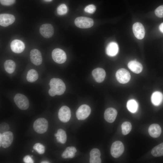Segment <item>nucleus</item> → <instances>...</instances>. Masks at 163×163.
<instances>
[{
    "instance_id": "f257e3e1",
    "label": "nucleus",
    "mask_w": 163,
    "mask_h": 163,
    "mask_svg": "<svg viewBox=\"0 0 163 163\" xmlns=\"http://www.w3.org/2000/svg\"><path fill=\"white\" fill-rule=\"evenodd\" d=\"M50 88L48 92L49 95L53 97L57 95L62 94L65 92L66 87L63 81L60 79L53 78L50 81Z\"/></svg>"
},
{
    "instance_id": "f03ea898",
    "label": "nucleus",
    "mask_w": 163,
    "mask_h": 163,
    "mask_svg": "<svg viewBox=\"0 0 163 163\" xmlns=\"http://www.w3.org/2000/svg\"><path fill=\"white\" fill-rule=\"evenodd\" d=\"M48 126L47 120L43 118H39L36 120L33 124V128L37 133L42 134L47 130Z\"/></svg>"
},
{
    "instance_id": "7ed1b4c3",
    "label": "nucleus",
    "mask_w": 163,
    "mask_h": 163,
    "mask_svg": "<svg viewBox=\"0 0 163 163\" xmlns=\"http://www.w3.org/2000/svg\"><path fill=\"white\" fill-rule=\"evenodd\" d=\"M14 101L17 107L20 109L25 110L29 107L28 100L24 95L18 93L16 94L14 98Z\"/></svg>"
},
{
    "instance_id": "20e7f679",
    "label": "nucleus",
    "mask_w": 163,
    "mask_h": 163,
    "mask_svg": "<svg viewBox=\"0 0 163 163\" xmlns=\"http://www.w3.org/2000/svg\"><path fill=\"white\" fill-rule=\"evenodd\" d=\"M75 24L78 27L82 28H88L92 27L94 23L93 20L90 18L79 17L75 20Z\"/></svg>"
},
{
    "instance_id": "39448f33",
    "label": "nucleus",
    "mask_w": 163,
    "mask_h": 163,
    "mask_svg": "<svg viewBox=\"0 0 163 163\" xmlns=\"http://www.w3.org/2000/svg\"><path fill=\"white\" fill-rule=\"evenodd\" d=\"M13 135L11 131L0 133V146L4 148L8 147L13 140Z\"/></svg>"
},
{
    "instance_id": "423d86ee",
    "label": "nucleus",
    "mask_w": 163,
    "mask_h": 163,
    "mask_svg": "<svg viewBox=\"0 0 163 163\" xmlns=\"http://www.w3.org/2000/svg\"><path fill=\"white\" fill-rule=\"evenodd\" d=\"M124 146L122 142L117 141L112 145L110 148V153L112 156L115 158L120 156L123 153Z\"/></svg>"
},
{
    "instance_id": "0eeeda50",
    "label": "nucleus",
    "mask_w": 163,
    "mask_h": 163,
    "mask_svg": "<svg viewBox=\"0 0 163 163\" xmlns=\"http://www.w3.org/2000/svg\"><path fill=\"white\" fill-rule=\"evenodd\" d=\"M52 58L56 62L62 64L66 61V55L65 52L59 48H56L53 50L52 53Z\"/></svg>"
},
{
    "instance_id": "6e6552de",
    "label": "nucleus",
    "mask_w": 163,
    "mask_h": 163,
    "mask_svg": "<svg viewBox=\"0 0 163 163\" xmlns=\"http://www.w3.org/2000/svg\"><path fill=\"white\" fill-rule=\"evenodd\" d=\"M91 109L86 104H83L78 108L76 112V117L78 120H83L87 118L90 114Z\"/></svg>"
},
{
    "instance_id": "1a4fd4ad",
    "label": "nucleus",
    "mask_w": 163,
    "mask_h": 163,
    "mask_svg": "<svg viewBox=\"0 0 163 163\" xmlns=\"http://www.w3.org/2000/svg\"><path fill=\"white\" fill-rule=\"evenodd\" d=\"M116 77L118 81L121 84L127 83L130 78L129 72L126 69L121 68L118 69L116 72Z\"/></svg>"
},
{
    "instance_id": "9d476101",
    "label": "nucleus",
    "mask_w": 163,
    "mask_h": 163,
    "mask_svg": "<svg viewBox=\"0 0 163 163\" xmlns=\"http://www.w3.org/2000/svg\"><path fill=\"white\" fill-rule=\"evenodd\" d=\"M58 116L59 120L63 123H66L70 119L71 112L70 108L67 106H63L59 109Z\"/></svg>"
},
{
    "instance_id": "9b49d317",
    "label": "nucleus",
    "mask_w": 163,
    "mask_h": 163,
    "mask_svg": "<svg viewBox=\"0 0 163 163\" xmlns=\"http://www.w3.org/2000/svg\"><path fill=\"white\" fill-rule=\"evenodd\" d=\"M40 32L44 37L46 38H50L53 36L54 34V28L50 24H44L40 26Z\"/></svg>"
},
{
    "instance_id": "f8f14e48",
    "label": "nucleus",
    "mask_w": 163,
    "mask_h": 163,
    "mask_svg": "<svg viewBox=\"0 0 163 163\" xmlns=\"http://www.w3.org/2000/svg\"><path fill=\"white\" fill-rule=\"evenodd\" d=\"M133 30L135 37L138 39H142L145 35V29L143 25L140 23H134L133 26Z\"/></svg>"
},
{
    "instance_id": "ddd939ff",
    "label": "nucleus",
    "mask_w": 163,
    "mask_h": 163,
    "mask_svg": "<svg viewBox=\"0 0 163 163\" xmlns=\"http://www.w3.org/2000/svg\"><path fill=\"white\" fill-rule=\"evenodd\" d=\"M15 21L14 16L8 14H0V25L6 27L13 24Z\"/></svg>"
},
{
    "instance_id": "4468645a",
    "label": "nucleus",
    "mask_w": 163,
    "mask_h": 163,
    "mask_svg": "<svg viewBox=\"0 0 163 163\" xmlns=\"http://www.w3.org/2000/svg\"><path fill=\"white\" fill-rule=\"evenodd\" d=\"M30 59L31 62L36 66L40 65L42 62L41 54L40 51L37 49H34L31 51Z\"/></svg>"
},
{
    "instance_id": "2eb2a0df",
    "label": "nucleus",
    "mask_w": 163,
    "mask_h": 163,
    "mask_svg": "<svg viewBox=\"0 0 163 163\" xmlns=\"http://www.w3.org/2000/svg\"><path fill=\"white\" fill-rule=\"evenodd\" d=\"M117 114V111L115 109L112 107L108 108L106 109L104 112V119L108 122L113 123L115 120Z\"/></svg>"
},
{
    "instance_id": "dca6fc26",
    "label": "nucleus",
    "mask_w": 163,
    "mask_h": 163,
    "mask_svg": "<svg viewBox=\"0 0 163 163\" xmlns=\"http://www.w3.org/2000/svg\"><path fill=\"white\" fill-rule=\"evenodd\" d=\"M92 75L97 82L100 83L104 81L106 76V72L103 69L98 68L92 71Z\"/></svg>"
},
{
    "instance_id": "f3484780",
    "label": "nucleus",
    "mask_w": 163,
    "mask_h": 163,
    "mask_svg": "<svg viewBox=\"0 0 163 163\" xmlns=\"http://www.w3.org/2000/svg\"><path fill=\"white\" fill-rule=\"evenodd\" d=\"M10 46L12 51L17 53H22L25 48L24 43L18 40H13L11 43Z\"/></svg>"
},
{
    "instance_id": "a211bd4d",
    "label": "nucleus",
    "mask_w": 163,
    "mask_h": 163,
    "mask_svg": "<svg viewBox=\"0 0 163 163\" xmlns=\"http://www.w3.org/2000/svg\"><path fill=\"white\" fill-rule=\"evenodd\" d=\"M150 135L152 137L156 138L161 134V129L160 126L157 124L154 123L150 126L148 129Z\"/></svg>"
},
{
    "instance_id": "6ab92c4d",
    "label": "nucleus",
    "mask_w": 163,
    "mask_h": 163,
    "mask_svg": "<svg viewBox=\"0 0 163 163\" xmlns=\"http://www.w3.org/2000/svg\"><path fill=\"white\" fill-rule=\"evenodd\" d=\"M119 48L118 44L115 42H111L107 45L106 52L109 56H113L116 55L118 52Z\"/></svg>"
},
{
    "instance_id": "aec40b11",
    "label": "nucleus",
    "mask_w": 163,
    "mask_h": 163,
    "mask_svg": "<svg viewBox=\"0 0 163 163\" xmlns=\"http://www.w3.org/2000/svg\"><path fill=\"white\" fill-rule=\"evenodd\" d=\"M101 154L99 150L96 148L92 149L90 153V163H101V160L100 157Z\"/></svg>"
},
{
    "instance_id": "412c9836",
    "label": "nucleus",
    "mask_w": 163,
    "mask_h": 163,
    "mask_svg": "<svg viewBox=\"0 0 163 163\" xmlns=\"http://www.w3.org/2000/svg\"><path fill=\"white\" fill-rule=\"evenodd\" d=\"M128 67L132 72L136 74L141 72L142 69V64L135 60L130 61L128 64Z\"/></svg>"
},
{
    "instance_id": "4be33fe9",
    "label": "nucleus",
    "mask_w": 163,
    "mask_h": 163,
    "mask_svg": "<svg viewBox=\"0 0 163 163\" xmlns=\"http://www.w3.org/2000/svg\"><path fill=\"white\" fill-rule=\"evenodd\" d=\"M163 99L162 93L159 91L154 92L152 94L151 100L152 103L155 106H158L161 103Z\"/></svg>"
},
{
    "instance_id": "5701e85b",
    "label": "nucleus",
    "mask_w": 163,
    "mask_h": 163,
    "mask_svg": "<svg viewBox=\"0 0 163 163\" xmlns=\"http://www.w3.org/2000/svg\"><path fill=\"white\" fill-rule=\"evenodd\" d=\"M77 150L75 147L71 146L67 147L62 154V157L64 158H72L75 155Z\"/></svg>"
},
{
    "instance_id": "b1692460",
    "label": "nucleus",
    "mask_w": 163,
    "mask_h": 163,
    "mask_svg": "<svg viewBox=\"0 0 163 163\" xmlns=\"http://www.w3.org/2000/svg\"><path fill=\"white\" fill-rule=\"evenodd\" d=\"M4 66L6 71L9 73L13 72L16 68L15 62L11 60H7L4 62Z\"/></svg>"
},
{
    "instance_id": "393cba45",
    "label": "nucleus",
    "mask_w": 163,
    "mask_h": 163,
    "mask_svg": "<svg viewBox=\"0 0 163 163\" xmlns=\"http://www.w3.org/2000/svg\"><path fill=\"white\" fill-rule=\"evenodd\" d=\"M152 155L155 157L163 156V142L155 147L151 151Z\"/></svg>"
},
{
    "instance_id": "a878e982",
    "label": "nucleus",
    "mask_w": 163,
    "mask_h": 163,
    "mask_svg": "<svg viewBox=\"0 0 163 163\" xmlns=\"http://www.w3.org/2000/svg\"><path fill=\"white\" fill-rule=\"evenodd\" d=\"M38 74L36 70L31 69L28 71L26 78L27 81L29 82H34L38 79Z\"/></svg>"
},
{
    "instance_id": "bb28decb",
    "label": "nucleus",
    "mask_w": 163,
    "mask_h": 163,
    "mask_svg": "<svg viewBox=\"0 0 163 163\" xmlns=\"http://www.w3.org/2000/svg\"><path fill=\"white\" fill-rule=\"evenodd\" d=\"M127 107L129 111L132 113H135L137 110L138 107V104L134 100L131 99L127 102Z\"/></svg>"
},
{
    "instance_id": "cd10ccee",
    "label": "nucleus",
    "mask_w": 163,
    "mask_h": 163,
    "mask_svg": "<svg viewBox=\"0 0 163 163\" xmlns=\"http://www.w3.org/2000/svg\"><path fill=\"white\" fill-rule=\"evenodd\" d=\"M122 131L123 135L128 134L132 129V125L131 123L128 121L123 122L121 125Z\"/></svg>"
},
{
    "instance_id": "c85d7f7f",
    "label": "nucleus",
    "mask_w": 163,
    "mask_h": 163,
    "mask_svg": "<svg viewBox=\"0 0 163 163\" xmlns=\"http://www.w3.org/2000/svg\"><path fill=\"white\" fill-rule=\"evenodd\" d=\"M57 133L59 135V142L62 144L65 143L67 140V136L65 131L60 129L58 130Z\"/></svg>"
},
{
    "instance_id": "c756f323",
    "label": "nucleus",
    "mask_w": 163,
    "mask_h": 163,
    "mask_svg": "<svg viewBox=\"0 0 163 163\" xmlns=\"http://www.w3.org/2000/svg\"><path fill=\"white\" fill-rule=\"evenodd\" d=\"M33 148L40 154H43L45 152L44 146L39 143L35 144L33 146Z\"/></svg>"
},
{
    "instance_id": "7c9ffc66",
    "label": "nucleus",
    "mask_w": 163,
    "mask_h": 163,
    "mask_svg": "<svg viewBox=\"0 0 163 163\" xmlns=\"http://www.w3.org/2000/svg\"><path fill=\"white\" fill-rule=\"evenodd\" d=\"M57 14L59 15L65 14L67 12V6L64 4L60 5L57 8Z\"/></svg>"
},
{
    "instance_id": "2f4dec72",
    "label": "nucleus",
    "mask_w": 163,
    "mask_h": 163,
    "mask_svg": "<svg viewBox=\"0 0 163 163\" xmlns=\"http://www.w3.org/2000/svg\"><path fill=\"white\" fill-rule=\"evenodd\" d=\"M156 15L160 18L163 17V5H161L157 8L155 11Z\"/></svg>"
},
{
    "instance_id": "473e14b6",
    "label": "nucleus",
    "mask_w": 163,
    "mask_h": 163,
    "mask_svg": "<svg viewBox=\"0 0 163 163\" xmlns=\"http://www.w3.org/2000/svg\"><path fill=\"white\" fill-rule=\"evenodd\" d=\"M96 10L95 6L93 4L87 6L85 8V11L87 13L92 14L94 13Z\"/></svg>"
},
{
    "instance_id": "72a5a7b5",
    "label": "nucleus",
    "mask_w": 163,
    "mask_h": 163,
    "mask_svg": "<svg viewBox=\"0 0 163 163\" xmlns=\"http://www.w3.org/2000/svg\"><path fill=\"white\" fill-rule=\"evenodd\" d=\"M9 129V126L7 123H3L0 124V133H2L8 131Z\"/></svg>"
},
{
    "instance_id": "f704fd0d",
    "label": "nucleus",
    "mask_w": 163,
    "mask_h": 163,
    "mask_svg": "<svg viewBox=\"0 0 163 163\" xmlns=\"http://www.w3.org/2000/svg\"><path fill=\"white\" fill-rule=\"evenodd\" d=\"M15 0H0L1 4L4 5L9 6L14 4Z\"/></svg>"
},
{
    "instance_id": "c9c22d12",
    "label": "nucleus",
    "mask_w": 163,
    "mask_h": 163,
    "mask_svg": "<svg viewBox=\"0 0 163 163\" xmlns=\"http://www.w3.org/2000/svg\"><path fill=\"white\" fill-rule=\"evenodd\" d=\"M23 160L24 162L25 163H33L34 162L31 156L29 155H27L24 156L23 158Z\"/></svg>"
},
{
    "instance_id": "e433bc0d",
    "label": "nucleus",
    "mask_w": 163,
    "mask_h": 163,
    "mask_svg": "<svg viewBox=\"0 0 163 163\" xmlns=\"http://www.w3.org/2000/svg\"><path fill=\"white\" fill-rule=\"evenodd\" d=\"M160 30L163 33V22L161 23L159 26Z\"/></svg>"
},
{
    "instance_id": "4c0bfd02",
    "label": "nucleus",
    "mask_w": 163,
    "mask_h": 163,
    "mask_svg": "<svg viewBox=\"0 0 163 163\" xmlns=\"http://www.w3.org/2000/svg\"><path fill=\"white\" fill-rule=\"evenodd\" d=\"M41 163H49V162L47 161H43L41 162Z\"/></svg>"
},
{
    "instance_id": "58836bf2",
    "label": "nucleus",
    "mask_w": 163,
    "mask_h": 163,
    "mask_svg": "<svg viewBox=\"0 0 163 163\" xmlns=\"http://www.w3.org/2000/svg\"><path fill=\"white\" fill-rule=\"evenodd\" d=\"M54 136L56 137L57 136H59L58 134L57 133H55L54 135Z\"/></svg>"
},
{
    "instance_id": "ea45409f",
    "label": "nucleus",
    "mask_w": 163,
    "mask_h": 163,
    "mask_svg": "<svg viewBox=\"0 0 163 163\" xmlns=\"http://www.w3.org/2000/svg\"><path fill=\"white\" fill-rule=\"evenodd\" d=\"M43 0L46 2H50L52 0Z\"/></svg>"
},
{
    "instance_id": "a19ab883",
    "label": "nucleus",
    "mask_w": 163,
    "mask_h": 163,
    "mask_svg": "<svg viewBox=\"0 0 163 163\" xmlns=\"http://www.w3.org/2000/svg\"><path fill=\"white\" fill-rule=\"evenodd\" d=\"M34 152V151L33 150H32V152Z\"/></svg>"
},
{
    "instance_id": "79ce46f5",
    "label": "nucleus",
    "mask_w": 163,
    "mask_h": 163,
    "mask_svg": "<svg viewBox=\"0 0 163 163\" xmlns=\"http://www.w3.org/2000/svg\"><path fill=\"white\" fill-rule=\"evenodd\" d=\"M33 157V155L31 156V157Z\"/></svg>"
}]
</instances>
